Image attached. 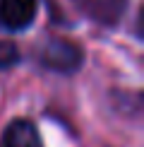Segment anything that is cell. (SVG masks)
Returning a JSON list of instances; mask_svg holds the SVG:
<instances>
[{"mask_svg":"<svg viewBox=\"0 0 144 147\" xmlns=\"http://www.w3.org/2000/svg\"><path fill=\"white\" fill-rule=\"evenodd\" d=\"M39 60L41 65L53 72H60V75H72L82 68L84 63V51L79 44H75L72 39H65V36H51V39L43 41L39 51Z\"/></svg>","mask_w":144,"mask_h":147,"instance_id":"obj_1","label":"cell"},{"mask_svg":"<svg viewBox=\"0 0 144 147\" xmlns=\"http://www.w3.org/2000/svg\"><path fill=\"white\" fill-rule=\"evenodd\" d=\"M72 5L99 27H118L127 12V0H72Z\"/></svg>","mask_w":144,"mask_h":147,"instance_id":"obj_2","label":"cell"},{"mask_svg":"<svg viewBox=\"0 0 144 147\" xmlns=\"http://www.w3.org/2000/svg\"><path fill=\"white\" fill-rule=\"evenodd\" d=\"M39 0H0V24L10 32H22L31 27Z\"/></svg>","mask_w":144,"mask_h":147,"instance_id":"obj_3","label":"cell"},{"mask_svg":"<svg viewBox=\"0 0 144 147\" xmlns=\"http://www.w3.org/2000/svg\"><path fill=\"white\" fill-rule=\"evenodd\" d=\"M0 147H43V142H41L39 128L31 121L15 118L5 128L3 138H0Z\"/></svg>","mask_w":144,"mask_h":147,"instance_id":"obj_4","label":"cell"},{"mask_svg":"<svg viewBox=\"0 0 144 147\" xmlns=\"http://www.w3.org/2000/svg\"><path fill=\"white\" fill-rule=\"evenodd\" d=\"M19 63V48L15 41L0 39V70H10Z\"/></svg>","mask_w":144,"mask_h":147,"instance_id":"obj_5","label":"cell"}]
</instances>
